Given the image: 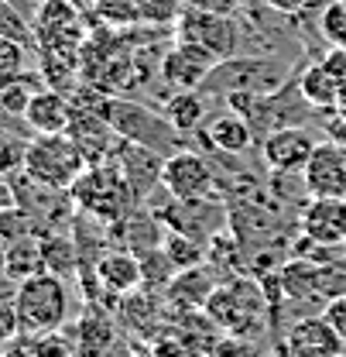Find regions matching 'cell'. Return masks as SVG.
<instances>
[{
    "mask_svg": "<svg viewBox=\"0 0 346 357\" xmlns=\"http://www.w3.org/2000/svg\"><path fill=\"white\" fill-rule=\"evenodd\" d=\"M28 79V55L24 45L14 38H0V93L14 89Z\"/></svg>",
    "mask_w": 346,
    "mask_h": 357,
    "instance_id": "cell-25",
    "label": "cell"
},
{
    "mask_svg": "<svg viewBox=\"0 0 346 357\" xmlns=\"http://www.w3.org/2000/svg\"><path fill=\"white\" fill-rule=\"evenodd\" d=\"M42 251H45V271H52L58 278H72L79 271V248H76L72 237L48 234V237H42Z\"/></svg>",
    "mask_w": 346,
    "mask_h": 357,
    "instance_id": "cell-24",
    "label": "cell"
},
{
    "mask_svg": "<svg viewBox=\"0 0 346 357\" xmlns=\"http://www.w3.org/2000/svg\"><path fill=\"white\" fill-rule=\"evenodd\" d=\"M178 38L203 45V48H210L219 59H230V55H237V48H240V28L230 21V14L189 7V10L178 17Z\"/></svg>",
    "mask_w": 346,
    "mask_h": 357,
    "instance_id": "cell-8",
    "label": "cell"
},
{
    "mask_svg": "<svg viewBox=\"0 0 346 357\" xmlns=\"http://www.w3.org/2000/svg\"><path fill=\"white\" fill-rule=\"evenodd\" d=\"M93 110L124 141L144 144V148H151V151H158L165 158L175 155V151H182V134L168 124L165 114H155L144 103H134V100H124V96H96Z\"/></svg>",
    "mask_w": 346,
    "mask_h": 357,
    "instance_id": "cell-2",
    "label": "cell"
},
{
    "mask_svg": "<svg viewBox=\"0 0 346 357\" xmlns=\"http://www.w3.org/2000/svg\"><path fill=\"white\" fill-rule=\"evenodd\" d=\"M305 192L315 199H346V148L319 144L302 169Z\"/></svg>",
    "mask_w": 346,
    "mask_h": 357,
    "instance_id": "cell-12",
    "label": "cell"
},
{
    "mask_svg": "<svg viewBox=\"0 0 346 357\" xmlns=\"http://www.w3.org/2000/svg\"><path fill=\"white\" fill-rule=\"evenodd\" d=\"M217 271L210 265H196L178 271L168 285V299H172L178 310H206L210 296L219 289V282L213 278Z\"/></svg>",
    "mask_w": 346,
    "mask_h": 357,
    "instance_id": "cell-20",
    "label": "cell"
},
{
    "mask_svg": "<svg viewBox=\"0 0 346 357\" xmlns=\"http://www.w3.org/2000/svg\"><path fill=\"white\" fill-rule=\"evenodd\" d=\"M206 107H210V96L203 89H175L165 100V117L178 134H192L206 121Z\"/></svg>",
    "mask_w": 346,
    "mask_h": 357,
    "instance_id": "cell-23",
    "label": "cell"
},
{
    "mask_svg": "<svg viewBox=\"0 0 346 357\" xmlns=\"http://www.w3.org/2000/svg\"><path fill=\"white\" fill-rule=\"evenodd\" d=\"M24 148L28 144H17L10 137H0V176L10 172L14 165H24Z\"/></svg>",
    "mask_w": 346,
    "mask_h": 357,
    "instance_id": "cell-31",
    "label": "cell"
},
{
    "mask_svg": "<svg viewBox=\"0 0 346 357\" xmlns=\"http://www.w3.org/2000/svg\"><path fill=\"white\" fill-rule=\"evenodd\" d=\"M343 86H346L343 76H336L322 62L308 66L302 76H299V93H302L305 107H312V110H336Z\"/></svg>",
    "mask_w": 346,
    "mask_h": 357,
    "instance_id": "cell-21",
    "label": "cell"
},
{
    "mask_svg": "<svg viewBox=\"0 0 346 357\" xmlns=\"http://www.w3.org/2000/svg\"><path fill=\"white\" fill-rule=\"evenodd\" d=\"M93 275H96L100 289L110 292L113 299H124L144 285V265H141V255H134V251H107L96 261Z\"/></svg>",
    "mask_w": 346,
    "mask_h": 357,
    "instance_id": "cell-17",
    "label": "cell"
},
{
    "mask_svg": "<svg viewBox=\"0 0 346 357\" xmlns=\"http://www.w3.org/2000/svg\"><path fill=\"white\" fill-rule=\"evenodd\" d=\"M336 114L346 121V86H343V93H340V103H336Z\"/></svg>",
    "mask_w": 346,
    "mask_h": 357,
    "instance_id": "cell-35",
    "label": "cell"
},
{
    "mask_svg": "<svg viewBox=\"0 0 346 357\" xmlns=\"http://www.w3.org/2000/svg\"><path fill=\"white\" fill-rule=\"evenodd\" d=\"M72 114H76V107L69 103L65 93H58V89H38V93L28 96L21 117H24V124L35 134H65L69 124H72Z\"/></svg>",
    "mask_w": 346,
    "mask_h": 357,
    "instance_id": "cell-16",
    "label": "cell"
},
{
    "mask_svg": "<svg viewBox=\"0 0 346 357\" xmlns=\"http://www.w3.org/2000/svg\"><path fill=\"white\" fill-rule=\"evenodd\" d=\"M155 354L158 357H196L189 344H182L178 337H168V340H158L155 344Z\"/></svg>",
    "mask_w": 346,
    "mask_h": 357,
    "instance_id": "cell-33",
    "label": "cell"
},
{
    "mask_svg": "<svg viewBox=\"0 0 346 357\" xmlns=\"http://www.w3.org/2000/svg\"><path fill=\"white\" fill-rule=\"evenodd\" d=\"M217 62H219V55H213L210 48L178 38L162 55V79L172 89H199L206 83V76L213 73Z\"/></svg>",
    "mask_w": 346,
    "mask_h": 357,
    "instance_id": "cell-11",
    "label": "cell"
},
{
    "mask_svg": "<svg viewBox=\"0 0 346 357\" xmlns=\"http://www.w3.org/2000/svg\"><path fill=\"white\" fill-rule=\"evenodd\" d=\"M315 148H319L315 131L292 124V128H281L260 141V158L271 172H302Z\"/></svg>",
    "mask_w": 346,
    "mask_h": 357,
    "instance_id": "cell-10",
    "label": "cell"
},
{
    "mask_svg": "<svg viewBox=\"0 0 346 357\" xmlns=\"http://www.w3.org/2000/svg\"><path fill=\"white\" fill-rule=\"evenodd\" d=\"M264 310H267V299H264L260 285L251 278H233V282L219 285L206 303V312L213 316V323L233 337L247 333L264 316Z\"/></svg>",
    "mask_w": 346,
    "mask_h": 357,
    "instance_id": "cell-6",
    "label": "cell"
},
{
    "mask_svg": "<svg viewBox=\"0 0 346 357\" xmlns=\"http://www.w3.org/2000/svg\"><path fill=\"white\" fill-rule=\"evenodd\" d=\"M281 351L285 357H336L346 351V344L326 323V316H308V319H299L288 326Z\"/></svg>",
    "mask_w": 346,
    "mask_h": 357,
    "instance_id": "cell-13",
    "label": "cell"
},
{
    "mask_svg": "<svg viewBox=\"0 0 346 357\" xmlns=\"http://www.w3.org/2000/svg\"><path fill=\"white\" fill-rule=\"evenodd\" d=\"M182 0H96V10L110 24H134V21H172L178 14Z\"/></svg>",
    "mask_w": 346,
    "mask_h": 357,
    "instance_id": "cell-19",
    "label": "cell"
},
{
    "mask_svg": "<svg viewBox=\"0 0 346 357\" xmlns=\"http://www.w3.org/2000/svg\"><path fill=\"white\" fill-rule=\"evenodd\" d=\"M0 38H14L21 45H28L35 38V28L24 21V14L10 0H0Z\"/></svg>",
    "mask_w": 346,
    "mask_h": 357,
    "instance_id": "cell-27",
    "label": "cell"
},
{
    "mask_svg": "<svg viewBox=\"0 0 346 357\" xmlns=\"http://www.w3.org/2000/svg\"><path fill=\"white\" fill-rule=\"evenodd\" d=\"M302 234L312 244L340 248L346 244V199H315L302 210Z\"/></svg>",
    "mask_w": 346,
    "mask_h": 357,
    "instance_id": "cell-15",
    "label": "cell"
},
{
    "mask_svg": "<svg viewBox=\"0 0 346 357\" xmlns=\"http://www.w3.org/2000/svg\"><path fill=\"white\" fill-rule=\"evenodd\" d=\"M113 162L120 165L130 192H134V199H141V196H148L155 185H162L165 155H158V151H151V148H144V144H134V141H124V137H120V144H117V151H113Z\"/></svg>",
    "mask_w": 346,
    "mask_h": 357,
    "instance_id": "cell-14",
    "label": "cell"
},
{
    "mask_svg": "<svg viewBox=\"0 0 346 357\" xmlns=\"http://www.w3.org/2000/svg\"><path fill=\"white\" fill-rule=\"evenodd\" d=\"M213 169L203 155L182 148L165 158V169H162V189L172 196V199H210L213 196Z\"/></svg>",
    "mask_w": 346,
    "mask_h": 357,
    "instance_id": "cell-9",
    "label": "cell"
},
{
    "mask_svg": "<svg viewBox=\"0 0 346 357\" xmlns=\"http://www.w3.org/2000/svg\"><path fill=\"white\" fill-rule=\"evenodd\" d=\"M319 31L326 35V42L333 45V48H343L346 52V0H333V3L322 10Z\"/></svg>",
    "mask_w": 346,
    "mask_h": 357,
    "instance_id": "cell-28",
    "label": "cell"
},
{
    "mask_svg": "<svg viewBox=\"0 0 346 357\" xmlns=\"http://www.w3.org/2000/svg\"><path fill=\"white\" fill-rule=\"evenodd\" d=\"M206 141H210L217 151H226V155H247V151L254 148L258 134L247 124L244 114H237V110L226 107V110H219V114H213V117L206 121Z\"/></svg>",
    "mask_w": 346,
    "mask_h": 357,
    "instance_id": "cell-18",
    "label": "cell"
},
{
    "mask_svg": "<svg viewBox=\"0 0 346 357\" xmlns=\"http://www.w3.org/2000/svg\"><path fill=\"white\" fill-rule=\"evenodd\" d=\"M14 337H21V319L14 299H0V344H10Z\"/></svg>",
    "mask_w": 346,
    "mask_h": 357,
    "instance_id": "cell-30",
    "label": "cell"
},
{
    "mask_svg": "<svg viewBox=\"0 0 346 357\" xmlns=\"http://www.w3.org/2000/svg\"><path fill=\"white\" fill-rule=\"evenodd\" d=\"M24 176L52 192H69L89 169L86 155L69 134H38L24 148Z\"/></svg>",
    "mask_w": 346,
    "mask_h": 357,
    "instance_id": "cell-3",
    "label": "cell"
},
{
    "mask_svg": "<svg viewBox=\"0 0 346 357\" xmlns=\"http://www.w3.org/2000/svg\"><path fill=\"white\" fill-rule=\"evenodd\" d=\"M322 316H326V323L340 333V340L346 344V296H336L333 303H326Z\"/></svg>",
    "mask_w": 346,
    "mask_h": 357,
    "instance_id": "cell-32",
    "label": "cell"
},
{
    "mask_svg": "<svg viewBox=\"0 0 346 357\" xmlns=\"http://www.w3.org/2000/svg\"><path fill=\"white\" fill-rule=\"evenodd\" d=\"M162 251L168 255V261H172L178 271L203 265V258H206L203 244H199L196 237H185V234H178V230H172V234L162 241Z\"/></svg>",
    "mask_w": 346,
    "mask_h": 357,
    "instance_id": "cell-26",
    "label": "cell"
},
{
    "mask_svg": "<svg viewBox=\"0 0 346 357\" xmlns=\"http://www.w3.org/2000/svg\"><path fill=\"white\" fill-rule=\"evenodd\" d=\"M35 42L45 48L48 59H72V52H79L83 45V17L69 0H42L38 14H35Z\"/></svg>",
    "mask_w": 346,
    "mask_h": 357,
    "instance_id": "cell-7",
    "label": "cell"
},
{
    "mask_svg": "<svg viewBox=\"0 0 346 357\" xmlns=\"http://www.w3.org/2000/svg\"><path fill=\"white\" fill-rule=\"evenodd\" d=\"M14 306H17V319H21V333H55L69 319L72 296H69L65 278L42 271V275L17 282Z\"/></svg>",
    "mask_w": 346,
    "mask_h": 357,
    "instance_id": "cell-4",
    "label": "cell"
},
{
    "mask_svg": "<svg viewBox=\"0 0 346 357\" xmlns=\"http://www.w3.org/2000/svg\"><path fill=\"white\" fill-rule=\"evenodd\" d=\"M292 83V62H281L278 55H230L219 59L213 73L206 76V96H233V93H278Z\"/></svg>",
    "mask_w": 346,
    "mask_h": 357,
    "instance_id": "cell-1",
    "label": "cell"
},
{
    "mask_svg": "<svg viewBox=\"0 0 346 357\" xmlns=\"http://www.w3.org/2000/svg\"><path fill=\"white\" fill-rule=\"evenodd\" d=\"M271 10H278V14H299V10H305L312 0H264Z\"/></svg>",
    "mask_w": 346,
    "mask_h": 357,
    "instance_id": "cell-34",
    "label": "cell"
},
{
    "mask_svg": "<svg viewBox=\"0 0 346 357\" xmlns=\"http://www.w3.org/2000/svg\"><path fill=\"white\" fill-rule=\"evenodd\" d=\"M336 357H346V351H343V354H336Z\"/></svg>",
    "mask_w": 346,
    "mask_h": 357,
    "instance_id": "cell-36",
    "label": "cell"
},
{
    "mask_svg": "<svg viewBox=\"0 0 346 357\" xmlns=\"http://www.w3.org/2000/svg\"><path fill=\"white\" fill-rule=\"evenodd\" d=\"M79 330H83V347H79V351H83V357H96V354H100V351H96V344H100V347H110V344H113V330H110V323H107V319L86 316Z\"/></svg>",
    "mask_w": 346,
    "mask_h": 357,
    "instance_id": "cell-29",
    "label": "cell"
},
{
    "mask_svg": "<svg viewBox=\"0 0 346 357\" xmlns=\"http://www.w3.org/2000/svg\"><path fill=\"white\" fill-rule=\"evenodd\" d=\"M69 192H72V199H76V206L83 213L100 217L103 223L124 220L130 203H134V192H130L127 178H124L120 165L113 158L110 162H100V165H89Z\"/></svg>",
    "mask_w": 346,
    "mask_h": 357,
    "instance_id": "cell-5",
    "label": "cell"
},
{
    "mask_svg": "<svg viewBox=\"0 0 346 357\" xmlns=\"http://www.w3.org/2000/svg\"><path fill=\"white\" fill-rule=\"evenodd\" d=\"M0 261H3V271H7L14 282H24V278H31V275H42L45 271L42 237L24 234V237H17V241H7Z\"/></svg>",
    "mask_w": 346,
    "mask_h": 357,
    "instance_id": "cell-22",
    "label": "cell"
}]
</instances>
